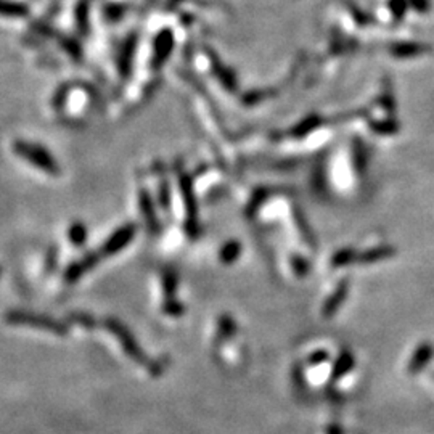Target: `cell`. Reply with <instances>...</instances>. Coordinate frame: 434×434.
Here are the masks:
<instances>
[{"label": "cell", "instance_id": "obj_1", "mask_svg": "<svg viewBox=\"0 0 434 434\" xmlns=\"http://www.w3.org/2000/svg\"><path fill=\"white\" fill-rule=\"evenodd\" d=\"M13 150H15V153H17V155H20L21 158H24L26 161L33 163L36 167L42 169L44 172L54 174V176L60 172V169H58V164L55 163L54 156H52L44 147L21 140V142H15Z\"/></svg>", "mask_w": 434, "mask_h": 434}, {"label": "cell", "instance_id": "obj_2", "mask_svg": "<svg viewBox=\"0 0 434 434\" xmlns=\"http://www.w3.org/2000/svg\"><path fill=\"white\" fill-rule=\"evenodd\" d=\"M7 320L10 324H23V325H33L40 328H49L54 333H65V327L57 324L55 320L49 319V317H42L36 314H28V312H10L7 315Z\"/></svg>", "mask_w": 434, "mask_h": 434}, {"label": "cell", "instance_id": "obj_3", "mask_svg": "<svg viewBox=\"0 0 434 434\" xmlns=\"http://www.w3.org/2000/svg\"><path fill=\"white\" fill-rule=\"evenodd\" d=\"M28 12V7L23 3L12 2V0H0V15H3V17H26Z\"/></svg>", "mask_w": 434, "mask_h": 434}, {"label": "cell", "instance_id": "obj_4", "mask_svg": "<svg viewBox=\"0 0 434 434\" xmlns=\"http://www.w3.org/2000/svg\"><path fill=\"white\" fill-rule=\"evenodd\" d=\"M70 237L73 238L74 243H81L86 238V230L81 225H74L70 232Z\"/></svg>", "mask_w": 434, "mask_h": 434}]
</instances>
